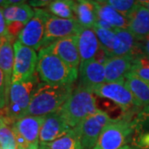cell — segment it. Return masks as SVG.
<instances>
[{
    "mask_svg": "<svg viewBox=\"0 0 149 149\" xmlns=\"http://www.w3.org/2000/svg\"><path fill=\"white\" fill-rule=\"evenodd\" d=\"M33 16H34V9H32L29 4L23 3L17 5L13 21L20 22L24 25H26L32 19Z\"/></svg>",
    "mask_w": 149,
    "mask_h": 149,
    "instance_id": "30",
    "label": "cell"
},
{
    "mask_svg": "<svg viewBox=\"0 0 149 149\" xmlns=\"http://www.w3.org/2000/svg\"><path fill=\"white\" fill-rule=\"evenodd\" d=\"M3 42V37H0V47H1V44Z\"/></svg>",
    "mask_w": 149,
    "mask_h": 149,
    "instance_id": "41",
    "label": "cell"
},
{
    "mask_svg": "<svg viewBox=\"0 0 149 149\" xmlns=\"http://www.w3.org/2000/svg\"><path fill=\"white\" fill-rule=\"evenodd\" d=\"M36 72L41 80L52 85H73L79 76V70L64 62L46 48L41 49L37 55Z\"/></svg>",
    "mask_w": 149,
    "mask_h": 149,
    "instance_id": "2",
    "label": "cell"
},
{
    "mask_svg": "<svg viewBox=\"0 0 149 149\" xmlns=\"http://www.w3.org/2000/svg\"><path fill=\"white\" fill-rule=\"evenodd\" d=\"M39 149H83L77 134L71 128L64 136L50 143H39Z\"/></svg>",
    "mask_w": 149,
    "mask_h": 149,
    "instance_id": "24",
    "label": "cell"
},
{
    "mask_svg": "<svg viewBox=\"0 0 149 149\" xmlns=\"http://www.w3.org/2000/svg\"><path fill=\"white\" fill-rule=\"evenodd\" d=\"M8 102V92L6 87L5 77L0 70V109H5Z\"/></svg>",
    "mask_w": 149,
    "mask_h": 149,
    "instance_id": "32",
    "label": "cell"
},
{
    "mask_svg": "<svg viewBox=\"0 0 149 149\" xmlns=\"http://www.w3.org/2000/svg\"><path fill=\"white\" fill-rule=\"evenodd\" d=\"M0 149H3V148H2V147H1V146H0Z\"/></svg>",
    "mask_w": 149,
    "mask_h": 149,
    "instance_id": "43",
    "label": "cell"
},
{
    "mask_svg": "<svg viewBox=\"0 0 149 149\" xmlns=\"http://www.w3.org/2000/svg\"><path fill=\"white\" fill-rule=\"evenodd\" d=\"M46 49L61 59L70 66L79 70L80 60L76 35L57 40L47 47Z\"/></svg>",
    "mask_w": 149,
    "mask_h": 149,
    "instance_id": "11",
    "label": "cell"
},
{
    "mask_svg": "<svg viewBox=\"0 0 149 149\" xmlns=\"http://www.w3.org/2000/svg\"><path fill=\"white\" fill-rule=\"evenodd\" d=\"M14 65L12 84L32 79L36 74L37 64V52L34 49L22 44L18 40L13 43Z\"/></svg>",
    "mask_w": 149,
    "mask_h": 149,
    "instance_id": "8",
    "label": "cell"
},
{
    "mask_svg": "<svg viewBox=\"0 0 149 149\" xmlns=\"http://www.w3.org/2000/svg\"><path fill=\"white\" fill-rule=\"evenodd\" d=\"M106 2L112 8L127 18L139 4V1L133 0H109Z\"/></svg>",
    "mask_w": 149,
    "mask_h": 149,
    "instance_id": "29",
    "label": "cell"
},
{
    "mask_svg": "<svg viewBox=\"0 0 149 149\" xmlns=\"http://www.w3.org/2000/svg\"><path fill=\"white\" fill-rule=\"evenodd\" d=\"M97 110L95 95L88 89L78 85L58 111L65 123L70 128H74Z\"/></svg>",
    "mask_w": 149,
    "mask_h": 149,
    "instance_id": "3",
    "label": "cell"
},
{
    "mask_svg": "<svg viewBox=\"0 0 149 149\" xmlns=\"http://www.w3.org/2000/svg\"><path fill=\"white\" fill-rule=\"evenodd\" d=\"M128 30L138 42H143L149 35V11L139 4L128 17Z\"/></svg>",
    "mask_w": 149,
    "mask_h": 149,
    "instance_id": "17",
    "label": "cell"
},
{
    "mask_svg": "<svg viewBox=\"0 0 149 149\" xmlns=\"http://www.w3.org/2000/svg\"><path fill=\"white\" fill-rule=\"evenodd\" d=\"M141 45H142L143 53L149 57V35L144 39L143 42H141Z\"/></svg>",
    "mask_w": 149,
    "mask_h": 149,
    "instance_id": "35",
    "label": "cell"
},
{
    "mask_svg": "<svg viewBox=\"0 0 149 149\" xmlns=\"http://www.w3.org/2000/svg\"><path fill=\"white\" fill-rule=\"evenodd\" d=\"M80 27L75 18L64 19L50 14L46 22L41 49L46 48L57 40L76 35Z\"/></svg>",
    "mask_w": 149,
    "mask_h": 149,
    "instance_id": "10",
    "label": "cell"
},
{
    "mask_svg": "<svg viewBox=\"0 0 149 149\" xmlns=\"http://www.w3.org/2000/svg\"><path fill=\"white\" fill-rule=\"evenodd\" d=\"M29 149H39V148H31Z\"/></svg>",
    "mask_w": 149,
    "mask_h": 149,
    "instance_id": "42",
    "label": "cell"
},
{
    "mask_svg": "<svg viewBox=\"0 0 149 149\" xmlns=\"http://www.w3.org/2000/svg\"><path fill=\"white\" fill-rule=\"evenodd\" d=\"M51 3V1H46V0H42V1H30L29 2V5L32 6V7H43V6L49 5V3Z\"/></svg>",
    "mask_w": 149,
    "mask_h": 149,
    "instance_id": "36",
    "label": "cell"
},
{
    "mask_svg": "<svg viewBox=\"0 0 149 149\" xmlns=\"http://www.w3.org/2000/svg\"><path fill=\"white\" fill-rule=\"evenodd\" d=\"M75 19L81 27L93 28L97 21V13L94 1L79 0L74 2Z\"/></svg>",
    "mask_w": 149,
    "mask_h": 149,
    "instance_id": "22",
    "label": "cell"
},
{
    "mask_svg": "<svg viewBox=\"0 0 149 149\" xmlns=\"http://www.w3.org/2000/svg\"><path fill=\"white\" fill-rule=\"evenodd\" d=\"M97 17L107 22L114 29H128V18L112 8L106 1H94Z\"/></svg>",
    "mask_w": 149,
    "mask_h": 149,
    "instance_id": "21",
    "label": "cell"
},
{
    "mask_svg": "<svg viewBox=\"0 0 149 149\" xmlns=\"http://www.w3.org/2000/svg\"><path fill=\"white\" fill-rule=\"evenodd\" d=\"M71 128L65 123L59 111L44 117L40 135L39 143H46L59 139L69 132Z\"/></svg>",
    "mask_w": 149,
    "mask_h": 149,
    "instance_id": "13",
    "label": "cell"
},
{
    "mask_svg": "<svg viewBox=\"0 0 149 149\" xmlns=\"http://www.w3.org/2000/svg\"><path fill=\"white\" fill-rule=\"evenodd\" d=\"M24 24L20 22L13 21L7 24V34L8 37L16 41V39L20 35V33L22 31Z\"/></svg>",
    "mask_w": 149,
    "mask_h": 149,
    "instance_id": "31",
    "label": "cell"
},
{
    "mask_svg": "<svg viewBox=\"0 0 149 149\" xmlns=\"http://www.w3.org/2000/svg\"><path fill=\"white\" fill-rule=\"evenodd\" d=\"M130 73L140 79L149 82V57L145 54L139 55L133 59Z\"/></svg>",
    "mask_w": 149,
    "mask_h": 149,
    "instance_id": "26",
    "label": "cell"
},
{
    "mask_svg": "<svg viewBox=\"0 0 149 149\" xmlns=\"http://www.w3.org/2000/svg\"><path fill=\"white\" fill-rule=\"evenodd\" d=\"M74 90V84L52 85L38 83L32 92L25 116L45 117L58 111Z\"/></svg>",
    "mask_w": 149,
    "mask_h": 149,
    "instance_id": "1",
    "label": "cell"
},
{
    "mask_svg": "<svg viewBox=\"0 0 149 149\" xmlns=\"http://www.w3.org/2000/svg\"><path fill=\"white\" fill-rule=\"evenodd\" d=\"M74 2L71 0H56L51 1L47 12L55 17L64 19L75 18L74 13Z\"/></svg>",
    "mask_w": 149,
    "mask_h": 149,
    "instance_id": "25",
    "label": "cell"
},
{
    "mask_svg": "<svg viewBox=\"0 0 149 149\" xmlns=\"http://www.w3.org/2000/svg\"><path fill=\"white\" fill-rule=\"evenodd\" d=\"M132 119L131 114L113 119L103 129L94 149H120L130 143L133 128Z\"/></svg>",
    "mask_w": 149,
    "mask_h": 149,
    "instance_id": "5",
    "label": "cell"
},
{
    "mask_svg": "<svg viewBox=\"0 0 149 149\" xmlns=\"http://www.w3.org/2000/svg\"><path fill=\"white\" fill-rule=\"evenodd\" d=\"M79 85L91 91L94 87L105 83L104 65L92 60L79 67Z\"/></svg>",
    "mask_w": 149,
    "mask_h": 149,
    "instance_id": "18",
    "label": "cell"
},
{
    "mask_svg": "<svg viewBox=\"0 0 149 149\" xmlns=\"http://www.w3.org/2000/svg\"><path fill=\"white\" fill-rule=\"evenodd\" d=\"M140 4L144 6L149 11V0H145V1H139Z\"/></svg>",
    "mask_w": 149,
    "mask_h": 149,
    "instance_id": "38",
    "label": "cell"
},
{
    "mask_svg": "<svg viewBox=\"0 0 149 149\" xmlns=\"http://www.w3.org/2000/svg\"><path fill=\"white\" fill-rule=\"evenodd\" d=\"M50 13L42 8H34V16L24 26L17 40L35 51L41 49L45 33L46 22Z\"/></svg>",
    "mask_w": 149,
    "mask_h": 149,
    "instance_id": "9",
    "label": "cell"
},
{
    "mask_svg": "<svg viewBox=\"0 0 149 149\" xmlns=\"http://www.w3.org/2000/svg\"><path fill=\"white\" fill-rule=\"evenodd\" d=\"M76 37L80 54V66H82L94 59L100 45L93 28L80 27Z\"/></svg>",
    "mask_w": 149,
    "mask_h": 149,
    "instance_id": "15",
    "label": "cell"
},
{
    "mask_svg": "<svg viewBox=\"0 0 149 149\" xmlns=\"http://www.w3.org/2000/svg\"><path fill=\"white\" fill-rule=\"evenodd\" d=\"M0 146L3 149H17L15 135L13 126L3 122L0 125Z\"/></svg>",
    "mask_w": 149,
    "mask_h": 149,
    "instance_id": "28",
    "label": "cell"
},
{
    "mask_svg": "<svg viewBox=\"0 0 149 149\" xmlns=\"http://www.w3.org/2000/svg\"><path fill=\"white\" fill-rule=\"evenodd\" d=\"M91 92L95 95L111 100L122 109L124 115L143 107L125 85L124 80L103 83L94 87Z\"/></svg>",
    "mask_w": 149,
    "mask_h": 149,
    "instance_id": "6",
    "label": "cell"
},
{
    "mask_svg": "<svg viewBox=\"0 0 149 149\" xmlns=\"http://www.w3.org/2000/svg\"><path fill=\"white\" fill-rule=\"evenodd\" d=\"M144 54L140 42L128 29H116L115 37L113 44L112 56H131L134 58L139 55Z\"/></svg>",
    "mask_w": 149,
    "mask_h": 149,
    "instance_id": "12",
    "label": "cell"
},
{
    "mask_svg": "<svg viewBox=\"0 0 149 149\" xmlns=\"http://www.w3.org/2000/svg\"><path fill=\"white\" fill-rule=\"evenodd\" d=\"M120 149H138V148H134V147H133V146H130V145H126V146L123 147L122 148H120Z\"/></svg>",
    "mask_w": 149,
    "mask_h": 149,
    "instance_id": "39",
    "label": "cell"
},
{
    "mask_svg": "<svg viewBox=\"0 0 149 149\" xmlns=\"http://www.w3.org/2000/svg\"><path fill=\"white\" fill-rule=\"evenodd\" d=\"M5 110L4 109H0V125L1 123L3 122V119H4V117H5Z\"/></svg>",
    "mask_w": 149,
    "mask_h": 149,
    "instance_id": "37",
    "label": "cell"
},
{
    "mask_svg": "<svg viewBox=\"0 0 149 149\" xmlns=\"http://www.w3.org/2000/svg\"><path fill=\"white\" fill-rule=\"evenodd\" d=\"M7 149H14V148H7Z\"/></svg>",
    "mask_w": 149,
    "mask_h": 149,
    "instance_id": "44",
    "label": "cell"
},
{
    "mask_svg": "<svg viewBox=\"0 0 149 149\" xmlns=\"http://www.w3.org/2000/svg\"><path fill=\"white\" fill-rule=\"evenodd\" d=\"M44 117L25 116L17 120L13 129L26 140L30 148H39V135Z\"/></svg>",
    "mask_w": 149,
    "mask_h": 149,
    "instance_id": "14",
    "label": "cell"
},
{
    "mask_svg": "<svg viewBox=\"0 0 149 149\" xmlns=\"http://www.w3.org/2000/svg\"><path fill=\"white\" fill-rule=\"evenodd\" d=\"M38 83V77L35 74L30 80L11 85L8 102L4 109L6 114L3 122L13 126L17 120L25 117L32 92Z\"/></svg>",
    "mask_w": 149,
    "mask_h": 149,
    "instance_id": "4",
    "label": "cell"
},
{
    "mask_svg": "<svg viewBox=\"0 0 149 149\" xmlns=\"http://www.w3.org/2000/svg\"><path fill=\"white\" fill-rule=\"evenodd\" d=\"M133 63L131 56H111L104 64L105 82L123 80L125 75L130 71Z\"/></svg>",
    "mask_w": 149,
    "mask_h": 149,
    "instance_id": "19",
    "label": "cell"
},
{
    "mask_svg": "<svg viewBox=\"0 0 149 149\" xmlns=\"http://www.w3.org/2000/svg\"><path fill=\"white\" fill-rule=\"evenodd\" d=\"M131 145L138 149H149V114L139 109L133 115Z\"/></svg>",
    "mask_w": 149,
    "mask_h": 149,
    "instance_id": "16",
    "label": "cell"
},
{
    "mask_svg": "<svg viewBox=\"0 0 149 149\" xmlns=\"http://www.w3.org/2000/svg\"><path fill=\"white\" fill-rule=\"evenodd\" d=\"M93 29L95 32L100 47L104 48L109 55V56L111 57L112 52H113V44L114 37H115V30L103 29L96 26L93 27Z\"/></svg>",
    "mask_w": 149,
    "mask_h": 149,
    "instance_id": "27",
    "label": "cell"
},
{
    "mask_svg": "<svg viewBox=\"0 0 149 149\" xmlns=\"http://www.w3.org/2000/svg\"><path fill=\"white\" fill-rule=\"evenodd\" d=\"M124 83L142 106H149L148 81H145L128 72L124 77Z\"/></svg>",
    "mask_w": 149,
    "mask_h": 149,
    "instance_id": "23",
    "label": "cell"
},
{
    "mask_svg": "<svg viewBox=\"0 0 149 149\" xmlns=\"http://www.w3.org/2000/svg\"><path fill=\"white\" fill-rule=\"evenodd\" d=\"M7 34V23L3 17V8L0 7V37Z\"/></svg>",
    "mask_w": 149,
    "mask_h": 149,
    "instance_id": "34",
    "label": "cell"
},
{
    "mask_svg": "<svg viewBox=\"0 0 149 149\" xmlns=\"http://www.w3.org/2000/svg\"><path fill=\"white\" fill-rule=\"evenodd\" d=\"M143 109L144 112H146L148 114H149V106H145L143 107Z\"/></svg>",
    "mask_w": 149,
    "mask_h": 149,
    "instance_id": "40",
    "label": "cell"
},
{
    "mask_svg": "<svg viewBox=\"0 0 149 149\" xmlns=\"http://www.w3.org/2000/svg\"><path fill=\"white\" fill-rule=\"evenodd\" d=\"M113 119L105 111H97L85 118L73 129L80 139L83 149H94L104 127Z\"/></svg>",
    "mask_w": 149,
    "mask_h": 149,
    "instance_id": "7",
    "label": "cell"
},
{
    "mask_svg": "<svg viewBox=\"0 0 149 149\" xmlns=\"http://www.w3.org/2000/svg\"><path fill=\"white\" fill-rule=\"evenodd\" d=\"M15 41L8 35L3 37V42L0 47V70L4 74L7 91L9 95L11 85H12V75L14 65V50L13 43Z\"/></svg>",
    "mask_w": 149,
    "mask_h": 149,
    "instance_id": "20",
    "label": "cell"
},
{
    "mask_svg": "<svg viewBox=\"0 0 149 149\" xmlns=\"http://www.w3.org/2000/svg\"><path fill=\"white\" fill-rule=\"evenodd\" d=\"M109 55L108 54L106 51L102 47H100V48L98 49L97 52L95 55V57L93 59V61H95L97 63H100V64L104 65L105 64L108 59L109 58Z\"/></svg>",
    "mask_w": 149,
    "mask_h": 149,
    "instance_id": "33",
    "label": "cell"
}]
</instances>
